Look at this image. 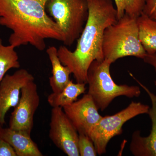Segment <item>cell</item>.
I'll list each match as a JSON object with an SVG mask.
<instances>
[{
    "label": "cell",
    "mask_w": 156,
    "mask_h": 156,
    "mask_svg": "<svg viewBox=\"0 0 156 156\" xmlns=\"http://www.w3.org/2000/svg\"><path fill=\"white\" fill-rule=\"evenodd\" d=\"M48 1L0 0V25L12 31L10 45L30 44L43 51L47 39L62 42L61 30L45 10Z\"/></svg>",
    "instance_id": "1"
},
{
    "label": "cell",
    "mask_w": 156,
    "mask_h": 156,
    "mask_svg": "<svg viewBox=\"0 0 156 156\" xmlns=\"http://www.w3.org/2000/svg\"><path fill=\"white\" fill-rule=\"evenodd\" d=\"M89 17L77 40L75 50L71 51L66 46L58 49L62 64L67 66L77 83H87V73L94 60H103L102 41L107 27L117 20V10L113 0H87Z\"/></svg>",
    "instance_id": "2"
},
{
    "label": "cell",
    "mask_w": 156,
    "mask_h": 156,
    "mask_svg": "<svg viewBox=\"0 0 156 156\" xmlns=\"http://www.w3.org/2000/svg\"><path fill=\"white\" fill-rule=\"evenodd\" d=\"M104 58L112 63L127 56L143 59L147 55L139 37L137 17L125 14L107 27L102 41Z\"/></svg>",
    "instance_id": "3"
},
{
    "label": "cell",
    "mask_w": 156,
    "mask_h": 156,
    "mask_svg": "<svg viewBox=\"0 0 156 156\" xmlns=\"http://www.w3.org/2000/svg\"><path fill=\"white\" fill-rule=\"evenodd\" d=\"M112 63L105 58L101 61L94 60L89 66L87 73L88 94L92 97L98 109L101 111L105 110L116 97H138L141 93L138 86L118 85L115 83L110 72Z\"/></svg>",
    "instance_id": "4"
},
{
    "label": "cell",
    "mask_w": 156,
    "mask_h": 156,
    "mask_svg": "<svg viewBox=\"0 0 156 156\" xmlns=\"http://www.w3.org/2000/svg\"><path fill=\"white\" fill-rule=\"evenodd\" d=\"M46 8L61 30L65 46L72 45L80 36L89 17L87 0H49Z\"/></svg>",
    "instance_id": "5"
},
{
    "label": "cell",
    "mask_w": 156,
    "mask_h": 156,
    "mask_svg": "<svg viewBox=\"0 0 156 156\" xmlns=\"http://www.w3.org/2000/svg\"><path fill=\"white\" fill-rule=\"evenodd\" d=\"M149 108V105L132 101L126 108L115 114L102 116L89 135L98 154L101 155L106 153L110 140L122 134L123 125L126 122L136 116L147 114Z\"/></svg>",
    "instance_id": "6"
},
{
    "label": "cell",
    "mask_w": 156,
    "mask_h": 156,
    "mask_svg": "<svg viewBox=\"0 0 156 156\" xmlns=\"http://www.w3.org/2000/svg\"><path fill=\"white\" fill-rule=\"evenodd\" d=\"M40 102L37 87L34 80L22 87L19 101L11 113L9 128L31 136L34 117Z\"/></svg>",
    "instance_id": "7"
},
{
    "label": "cell",
    "mask_w": 156,
    "mask_h": 156,
    "mask_svg": "<svg viewBox=\"0 0 156 156\" xmlns=\"http://www.w3.org/2000/svg\"><path fill=\"white\" fill-rule=\"evenodd\" d=\"M49 137L54 144L68 156H79V133L60 107L51 110Z\"/></svg>",
    "instance_id": "8"
},
{
    "label": "cell",
    "mask_w": 156,
    "mask_h": 156,
    "mask_svg": "<svg viewBox=\"0 0 156 156\" xmlns=\"http://www.w3.org/2000/svg\"><path fill=\"white\" fill-rule=\"evenodd\" d=\"M35 79L27 70L21 69L11 75L6 74L0 82V126L5 124L6 114L19 101L21 89Z\"/></svg>",
    "instance_id": "9"
},
{
    "label": "cell",
    "mask_w": 156,
    "mask_h": 156,
    "mask_svg": "<svg viewBox=\"0 0 156 156\" xmlns=\"http://www.w3.org/2000/svg\"><path fill=\"white\" fill-rule=\"evenodd\" d=\"M62 108L78 133L89 136L102 117L92 97L88 93L80 100Z\"/></svg>",
    "instance_id": "10"
},
{
    "label": "cell",
    "mask_w": 156,
    "mask_h": 156,
    "mask_svg": "<svg viewBox=\"0 0 156 156\" xmlns=\"http://www.w3.org/2000/svg\"><path fill=\"white\" fill-rule=\"evenodd\" d=\"M133 78L150 98L151 107H150L147 114L151 121L152 128L150 134L147 136H141L139 130L134 131L131 136L130 151L135 156H156V95Z\"/></svg>",
    "instance_id": "11"
},
{
    "label": "cell",
    "mask_w": 156,
    "mask_h": 156,
    "mask_svg": "<svg viewBox=\"0 0 156 156\" xmlns=\"http://www.w3.org/2000/svg\"><path fill=\"white\" fill-rule=\"evenodd\" d=\"M0 138L9 143L17 156H43L36 144L30 136L11 128L0 126Z\"/></svg>",
    "instance_id": "12"
},
{
    "label": "cell",
    "mask_w": 156,
    "mask_h": 156,
    "mask_svg": "<svg viewBox=\"0 0 156 156\" xmlns=\"http://www.w3.org/2000/svg\"><path fill=\"white\" fill-rule=\"evenodd\" d=\"M46 52L52 67V76L49 78V83L53 92L58 93L64 89L70 80L71 72L60 61L58 55V49L56 47H49Z\"/></svg>",
    "instance_id": "13"
},
{
    "label": "cell",
    "mask_w": 156,
    "mask_h": 156,
    "mask_svg": "<svg viewBox=\"0 0 156 156\" xmlns=\"http://www.w3.org/2000/svg\"><path fill=\"white\" fill-rule=\"evenodd\" d=\"M84 83H73L70 80L67 85L58 93L52 92L48 98L49 105L54 107L63 108L71 104L76 101L78 97L86 91V85Z\"/></svg>",
    "instance_id": "14"
},
{
    "label": "cell",
    "mask_w": 156,
    "mask_h": 156,
    "mask_svg": "<svg viewBox=\"0 0 156 156\" xmlns=\"http://www.w3.org/2000/svg\"><path fill=\"white\" fill-rule=\"evenodd\" d=\"M137 23L139 40L147 54L156 53V21L142 13Z\"/></svg>",
    "instance_id": "15"
},
{
    "label": "cell",
    "mask_w": 156,
    "mask_h": 156,
    "mask_svg": "<svg viewBox=\"0 0 156 156\" xmlns=\"http://www.w3.org/2000/svg\"><path fill=\"white\" fill-rule=\"evenodd\" d=\"M15 48L11 45H4L0 38V82L9 70L20 67L19 57Z\"/></svg>",
    "instance_id": "16"
},
{
    "label": "cell",
    "mask_w": 156,
    "mask_h": 156,
    "mask_svg": "<svg viewBox=\"0 0 156 156\" xmlns=\"http://www.w3.org/2000/svg\"><path fill=\"white\" fill-rule=\"evenodd\" d=\"M117 10V19L125 14L134 17H139L142 13L145 0H114Z\"/></svg>",
    "instance_id": "17"
},
{
    "label": "cell",
    "mask_w": 156,
    "mask_h": 156,
    "mask_svg": "<svg viewBox=\"0 0 156 156\" xmlns=\"http://www.w3.org/2000/svg\"><path fill=\"white\" fill-rule=\"evenodd\" d=\"M78 149L80 156H96L98 155L94 144L87 134L79 133Z\"/></svg>",
    "instance_id": "18"
},
{
    "label": "cell",
    "mask_w": 156,
    "mask_h": 156,
    "mask_svg": "<svg viewBox=\"0 0 156 156\" xmlns=\"http://www.w3.org/2000/svg\"><path fill=\"white\" fill-rule=\"evenodd\" d=\"M142 13L156 21V0H145Z\"/></svg>",
    "instance_id": "19"
},
{
    "label": "cell",
    "mask_w": 156,
    "mask_h": 156,
    "mask_svg": "<svg viewBox=\"0 0 156 156\" xmlns=\"http://www.w3.org/2000/svg\"><path fill=\"white\" fill-rule=\"evenodd\" d=\"M0 156H17L13 147L8 143L0 138Z\"/></svg>",
    "instance_id": "20"
},
{
    "label": "cell",
    "mask_w": 156,
    "mask_h": 156,
    "mask_svg": "<svg viewBox=\"0 0 156 156\" xmlns=\"http://www.w3.org/2000/svg\"><path fill=\"white\" fill-rule=\"evenodd\" d=\"M143 60L146 63L152 66L154 69L156 73V53L147 54Z\"/></svg>",
    "instance_id": "21"
},
{
    "label": "cell",
    "mask_w": 156,
    "mask_h": 156,
    "mask_svg": "<svg viewBox=\"0 0 156 156\" xmlns=\"http://www.w3.org/2000/svg\"><path fill=\"white\" fill-rule=\"evenodd\" d=\"M155 86H156V81L155 82Z\"/></svg>",
    "instance_id": "22"
}]
</instances>
